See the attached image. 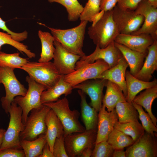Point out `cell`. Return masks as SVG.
Listing matches in <instances>:
<instances>
[{"instance_id": "cell-15", "label": "cell", "mask_w": 157, "mask_h": 157, "mask_svg": "<svg viewBox=\"0 0 157 157\" xmlns=\"http://www.w3.org/2000/svg\"><path fill=\"white\" fill-rule=\"evenodd\" d=\"M53 45L55 51L53 63L59 73L65 75L74 72L76 63L81 56L69 51L56 40Z\"/></svg>"}, {"instance_id": "cell-42", "label": "cell", "mask_w": 157, "mask_h": 157, "mask_svg": "<svg viewBox=\"0 0 157 157\" xmlns=\"http://www.w3.org/2000/svg\"><path fill=\"white\" fill-rule=\"evenodd\" d=\"M0 28L6 32L7 33L10 35L16 41L20 40L22 37V33H16L10 31L6 26V22L0 17Z\"/></svg>"}, {"instance_id": "cell-39", "label": "cell", "mask_w": 157, "mask_h": 157, "mask_svg": "<svg viewBox=\"0 0 157 157\" xmlns=\"http://www.w3.org/2000/svg\"><path fill=\"white\" fill-rule=\"evenodd\" d=\"M53 153L54 157H68L64 144V136L56 138L54 143Z\"/></svg>"}, {"instance_id": "cell-48", "label": "cell", "mask_w": 157, "mask_h": 157, "mask_svg": "<svg viewBox=\"0 0 157 157\" xmlns=\"http://www.w3.org/2000/svg\"><path fill=\"white\" fill-rule=\"evenodd\" d=\"M6 130L2 128H0V148L2 143L3 138Z\"/></svg>"}, {"instance_id": "cell-22", "label": "cell", "mask_w": 157, "mask_h": 157, "mask_svg": "<svg viewBox=\"0 0 157 157\" xmlns=\"http://www.w3.org/2000/svg\"><path fill=\"white\" fill-rule=\"evenodd\" d=\"M114 43L126 60L130 68V72L135 76L141 68L148 51L144 52H139L131 50L115 42Z\"/></svg>"}, {"instance_id": "cell-46", "label": "cell", "mask_w": 157, "mask_h": 157, "mask_svg": "<svg viewBox=\"0 0 157 157\" xmlns=\"http://www.w3.org/2000/svg\"><path fill=\"white\" fill-rule=\"evenodd\" d=\"M113 157H126V152L124 149H115L113 153Z\"/></svg>"}, {"instance_id": "cell-36", "label": "cell", "mask_w": 157, "mask_h": 157, "mask_svg": "<svg viewBox=\"0 0 157 157\" xmlns=\"http://www.w3.org/2000/svg\"><path fill=\"white\" fill-rule=\"evenodd\" d=\"M132 103L138 112L139 119L145 131L151 134H154V132H157V127L154 124L149 114L144 111L141 106L133 101Z\"/></svg>"}, {"instance_id": "cell-32", "label": "cell", "mask_w": 157, "mask_h": 157, "mask_svg": "<svg viewBox=\"0 0 157 157\" xmlns=\"http://www.w3.org/2000/svg\"><path fill=\"white\" fill-rule=\"evenodd\" d=\"M107 141L114 149H123L134 142L129 136L115 128L108 135Z\"/></svg>"}, {"instance_id": "cell-20", "label": "cell", "mask_w": 157, "mask_h": 157, "mask_svg": "<svg viewBox=\"0 0 157 157\" xmlns=\"http://www.w3.org/2000/svg\"><path fill=\"white\" fill-rule=\"evenodd\" d=\"M147 50L141 68L134 76L143 81H149L153 78V73L157 70V40H154Z\"/></svg>"}, {"instance_id": "cell-40", "label": "cell", "mask_w": 157, "mask_h": 157, "mask_svg": "<svg viewBox=\"0 0 157 157\" xmlns=\"http://www.w3.org/2000/svg\"><path fill=\"white\" fill-rule=\"evenodd\" d=\"M0 157H25L22 148L10 147L0 151Z\"/></svg>"}, {"instance_id": "cell-4", "label": "cell", "mask_w": 157, "mask_h": 157, "mask_svg": "<svg viewBox=\"0 0 157 157\" xmlns=\"http://www.w3.org/2000/svg\"><path fill=\"white\" fill-rule=\"evenodd\" d=\"M14 69L0 65V81L5 88L6 95L1 99V105L5 112L9 114L12 102L17 96H24L27 90L16 77Z\"/></svg>"}, {"instance_id": "cell-8", "label": "cell", "mask_w": 157, "mask_h": 157, "mask_svg": "<svg viewBox=\"0 0 157 157\" xmlns=\"http://www.w3.org/2000/svg\"><path fill=\"white\" fill-rule=\"evenodd\" d=\"M51 109L43 105L40 108L31 110L24 124V129L20 133V140H32L36 139L39 135L46 133L47 127L45 118Z\"/></svg>"}, {"instance_id": "cell-9", "label": "cell", "mask_w": 157, "mask_h": 157, "mask_svg": "<svg viewBox=\"0 0 157 157\" xmlns=\"http://www.w3.org/2000/svg\"><path fill=\"white\" fill-rule=\"evenodd\" d=\"M113 16L121 34H131L140 28L144 21L143 16L135 10L123 8L117 5L113 9Z\"/></svg>"}, {"instance_id": "cell-44", "label": "cell", "mask_w": 157, "mask_h": 157, "mask_svg": "<svg viewBox=\"0 0 157 157\" xmlns=\"http://www.w3.org/2000/svg\"><path fill=\"white\" fill-rule=\"evenodd\" d=\"M105 12L104 10H101L92 17L91 19V22L92 23L91 26H94L101 19Z\"/></svg>"}, {"instance_id": "cell-34", "label": "cell", "mask_w": 157, "mask_h": 157, "mask_svg": "<svg viewBox=\"0 0 157 157\" xmlns=\"http://www.w3.org/2000/svg\"><path fill=\"white\" fill-rule=\"evenodd\" d=\"M20 53L17 52L9 54L0 52V65L13 69H21L22 67L29 61V58H24L19 56Z\"/></svg>"}, {"instance_id": "cell-11", "label": "cell", "mask_w": 157, "mask_h": 157, "mask_svg": "<svg viewBox=\"0 0 157 157\" xmlns=\"http://www.w3.org/2000/svg\"><path fill=\"white\" fill-rule=\"evenodd\" d=\"M110 68L108 64L102 59L86 64L72 73L64 75V79L72 87L85 81L97 78L104 71Z\"/></svg>"}, {"instance_id": "cell-24", "label": "cell", "mask_w": 157, "mask_h": 157, "mask_svg": "<svg viewBox=\"0 0 157 157\" xmlns=\"http://www.w3.org/2000/svg\"><path fill=\"white\" fill-rule=\"evenodd\" d=\"M125 77L127 89L126 101L129 102H132L141 91L157 85V79L155 78L151 81H143L135 77L127 70Z\"/></svg>"}, {"instance_id": "cell-16", "label": "cell", "mask_w": 157, "mask_h": 157, "mask_svg": "<svg viewBox=\"0 0 157 157\" xmlns=\"http://www.w3.org/2000/svg\"><path fill=\"white\" fill-rule=\"evenodd\" d=\"M107 80L102 78L88 80L73 86L88 94L91 99L90 105L99 112L102 106L103 90Z\"/></svg>"}, {"instance_id": "cell-37", "label": "cell", "mask_w": 157, "mask_h": 157, "mask_svg": "<svg viewBox=\"0 0 157 157\" xmlns=\"http://www.w3.org/2000/svg\"><path fill=\"white\" fill-rule=\"evenodd\" d=\"M101 1V0H88L81 15L79 18L81 21L91 22L92 17L100 11Z\"/></svg>"}, {"instance_id": "cell-38", "label": "cell", "mask_w": 157, "mask_h": 157, "mask_svg": "<svg viewBox=\"0 0 157 157\" xmlns=\"http://www.w3.org/2000/svg\"><path fill=\"white\" fill-rule=\"evenodd\" d=\"M114 149L107 141L95 144L92 157H112Z\"/></svg>"}, {"instance_id": "cell-50", "label": "cell", "mask_w": 157, "mask_h": 157, "mask_svg": "<svg viewBox=\"0 0 157 157\" xmlns=\"http://www.w3.org/2000/svg\"><path fill=\"white\" fill-rule=\"evenodd\" d=\"M1 83V82H0V84Z\"/></svg>"}, {"instance_id": "cell-29", "label": "cell", "mask_w": 157, "mask_h": 157, "mask_svg": "<svg viewBox=\"0 0 157 157\" xmlns=\"http://www.w3.org/2000/svg\"><path fill=\"white\" fill-rule=\"evenodd\" d=\"M38 35L42 45V51L38 61L49 62L53 58L55 51L53 42L55 39L49 33L41 30L38 31Z\"/></svg>"}, {"instance_id": "cell-31", "label": "cell", "mask_w": 157, "mask_h": 157, "mask_svg": "<svg viewBox=\"0 0 157 157\" xmlns=\"http://www.w3.org/2000/svg\"><path fill=\"white\" fill-rule=\"evenodd\" d=\"M114 128L129 136L134 142L145 131L138 120L125 123H120L118 121L115 125Z\"/></svg>"}, {"instance_id": "cell-6", "label": "cell", "mask_w": 157, "mask_h": 157, "mask_svg": "<svg viewBox=\"0 0 157 157\" xmlns=\"http://www.w3.org/2000/svg\"><path fill=\"white\" fill-rule=\"evenodd\" d=\"M9 114V122L4 134L0 151L10 147L22 148L19 135L23 130L24 126L22 120V111L14 100L11 103Z\"/></svg>"}, {"instance_id": "cell-28", "label": "cell", "mask_w": 157, "mask_h": 157, "mask_svg": "<svg viewBox=\"0 0 157 157\" xmlns=\"http://www.w3.org/2000/svg\"><path fill=\"white\" fill-rule=\"evenodd\" d=\"M47 142L46 133L39 135L32 140H20V144L25 157H39Z\"/></svg>"}, {"instance_id": "cell-1", "label": "cell", "mask_w": 157, "mask_h": 157, "mask_svg": "<svg viewBox=\"0 0 157 157\" xmlns=\"http://www.w3.org/2000/svg\"><path fill=\"white\" fill-rule=\"evenodd\" d=\"M88 22L86 21H81L78 26L65 29L54 28L41 23L38 24L48 28L55 40L60 43L66 49L82 57L86 56L82 48Z\"/></svg>"}, {"instance_id": "cell-17", "label": "cell", "mask_w": 157, "mask_h": 157, "mask_svg": "<svg viewBox=\"0 0 157 157\" xmlns=\"http://www.w3.org/2000/svg\"><path fill=\"white\" fill-rule=\"evenodd\" d=\"M118 121V118L115 108L108 112L102 104L98 114L97 131L95 144L107 141L108 135Z\"/></svg>"}, {"instance_id": "cell-18", "label": "cell", "mask_w": 157, "mask_h": 157, "mask_svg": "<svg viewBox=\"0 0 157 157\" xmlns=\"http://www.w3.org/2000/svg\"><path fill=\"white\" fill-rule=\"evenodd\" d=\"M154 40L150 35L147 34L133 35L119 33L114 42L133 50L144 52L148 51V48L153 43Z\"/></svg>"}, {"instance_id": "cell-21", "label": "cell", "mask_w": 157, "mask_h": 157, "mask_svg": "<svg viewBox=\"0 0 157 157\" xmlns=\"http://www.w3.org/2000/svg\"><path fill=\"white\" fill-rule=\"evenodd\" d=\"M47 127L46 135L47 143L53 152V147L56 139L64 135L63 127L60 119L51 109L45 118Z\"/></svg>"}, {"instance_id": "cell-5", "label": "cell", "mask_w": 157, "mask_h": 157, "mask_svg": "<svg viewBox=\"0 0 157 157\" xmlns=\"http://www.w3.org/2000/svg\"><path fill=\"white\" fill-rule=\"evenodd\" d=\"M36 82L46 90L53 86L58 80L60 74L53 62L28 61L21 68Z\"/></svg>"}, {"instance_id": "cell-12", "label": "cell", "mask_w": 157, "mask_h": 157, "mask_svg": "<svg viewBox=\"0 0 157 157\" xmlns=\"http://www.w3.org/2000/svg\"><path fill=\"white\" fill-rule=\"evenodd\" d=\"M114 42V41L112 42L104 48H101L96 45L92 53L88 56L81 57L76 63L75 70L86 64L93 63L98 59L104 60L108 64L110 68L114 66L123 57Z\"/></svg>"}, {"instance_id": "cell-13", "label": "cell", "mask_w": 157, "mask_h": 157, "mask_svg": "<svg viewBox=\"0 0 157 157\" xmlns=\"http://www.w3.org/2000/svg\"><path fill=\"white\" fill-rule=\"evenodd\" d=\"M142 15L144 21L140 28L131 34L150 35L154 40H157V8L152 6L147 0H142L135 10Z\"/></svg>"}, {"instance_id": "cell-3", "label": "cell", "mask_w": 157, "mask_h": 157, "mask_svg": "<svg viewBox=\"0 0 157 157\" xmlns=\"http://www.w3.org/2000/svg\"><path fill=\"white\" fill-rule=\"evenodd\" d=\"M43 105L50 107L56 113L63 127L64 136L85 130L79 120L80 113L76 110L70 109L69 101L65 97Z\"/></svg>"}, {"instance_id": "cell-2", "label": "cell", "mask_w": 157, "mask_h": 157, "mask_svg": "<svg viewBox=\"0 0 157 157\" xmlns=\"http://www.w3.org/2000/svg\"><path fill=\"white\" fill-rule=\"evenodd\" d=\"M113 10L106 12L101 19L94 26L88 28V34L96 45L106 47L119 33L113 18Z\"/></svg>"}, {"instance_id": "cell-33", "label": "cell", "mask_w": 157, "mask_h": 157, "mask_svg": "<svg viewBox=\"0 0 157 157\" xmlns=\"http://www.w3.org/2000/svg\"><path fill=\"white\" fill-rule=\"evenodd\" d=\"M50 3L56 2L64 6L68 13V18L70 21L74 22L80 18L83 7L78 0H48Z\"/></svg>"}, {"instance_id": "cell-10", "label": "cell", "mask_w": 157, "mask_h": 157, "mask_svg": "<svg viewBox=\"0 0 157 157\" xmlns=\"http://www.w3.org/2000/svg\"><path fill=\"white\" fill-rule=\"evenodd\" d=\"M96 133L95 130H85L83 132L64 136L65 146L68 157H80L86 148H94L97 135Z\"/></svg>"}, {"instance_id": "cell-14", "label": "cell", "mask_w": 157, "mask_h": 157, "mask_svg": "<svg viewBox=\"0 0 157 157\" xmlns=\"http://www.w3.org/2000/svg\"><path fill=\"white\" fill-rule=\"evenodd\" d=\"M155 134L145 131L135 142L129 146L126 157H156L157 144Z\"/></svg>"}, {"instance_id": "cell-19", "label": "cell", "mask_w": 157, "mask_h": 157, "mask_svg": "<svg viewBox=\"0 0 157 157\" xmlns=\"http://www.w3.org/2000/svg\"><path fill=\"white\" fill-rule=\"evenodd\" d=\"M128 64L123 56L113 67L103 72L97 78L110 81L117 85L126 98L127 89L125 80V73Z\"/></svg>"}, {"instance_id": "cell-35", "label": "cell", "mask_w": 157, "mask_h": 157, "mask_svg": "<svg viewBox=\"0 0 157 157\" xmlns=\"http://www.w3.org/2000/svg\"><path fill=\"white\" fill-rule=\"evenodd\" d=\"M5 44L10 45L17 49L21 53H24L29 58L35 57V54L28 49L27 45L14 40L10 34L0 31V52L1 47Z\"/></svg>"}, {"instance_id": "cell-45", "label": "cell", "mask_w": 157, "mask_h": 157, "mask_svg": "<svg viewBox=\"0 0 157 157\" xmlns=\"http://www.w3.org/2000/svg\"><path fill=\"white\" fill-rule=\"evenodd\" d=\"M39 157H54L53 153L50 150L47 142L43 148L42 154Z\"/></svg>"}, {"instance_id": "cell-23", "label": "cell", "mask_w": 157, "mask_h": 157, "mask_svg": "<svg viewBox=\"0 0 157 157\" xmlns=\"http://www.w3.org/2000/svg\"><path fill=\"white\" fill-rule=\"evenodd\" d=\"M72 87L64 79V75H61L57 82L52 87L44 90L42 93L41 101L43 104L57 101L62 95L65 96L71 94Z\"/></svg>"}, {"instance_id": "cell-30", "label": "cell", "mask_w": 157, "mask_h": 157, "mask_svg": "<svg viewBox=\"0 0 157 157\" xmlns=\"http://www.w3.org/2000/svg\"><path fill=\"white\" fill-rule=\"evenodd\" d=\"M118 121L125 123L138 120V113L132 102L127 101L118 102L115 108Z\"/></svg>"}, {"instance_id": "cell-43", "label": "cell", "mask_w": 157, "mask_h": 157, "mask_svg": "<svg viewBox=\"0 0 157 157\" xmlns=\"http://www.w3.org/2000/svg\"><path fill=\"white\" fill-rule=\"evenodd\" d=\"M118 0H101L100 10L105 12L113 10L116 6Z\"/></svg>"}, {"instance_id": "cell-26", "label": "cell", "mask_w": 157, "mask_h": 157, "mask_svg": "<svg viewBox=\"0 0 157 157\" xmlns=\"http://www.w3.org/2000/svg\"><path fill=\"white\" fill-rule=\"evenodd\" d=\"M78 92L81 99V113L85 130H95L98 123V112L88 104L83 92L78 90Z\"/></svg>"}, {"instance_id": "cell-49", "label": "cell", "mask_w": 157, "mask_h": 157, "mask_svg": "<svg viewBox=\"0 0 157 157\" xmlns=\"http://www.w3.org/2000/svg\"><path fill=\"white\" fill-rule=\"evenodd\" d=\"M147 0L152 6L156 8H157V0Z\"/></svg>"}, {"instance_id": "cell-25", "label": "cell", "mask_w": 157, "mask_h": 157, "mask_svg": "<svg viewBox=\"0 0 157 157\" xmlns=\"http://www.w3.org/2000/svg\"><path fill=\"white\" fill-rule=\"evenodd\" d=\"M105 87L106 92L103 97L102 103L108 111L110 112L114 109L118 102L126 101L122 91L116 84L107 80Z\"/></svg>"}, {"instance_id": "cell-47", "label": "cell", "mask_w": 157, "mask_h": 157, "mask_svg": "<svg viewBox=\"0 0 157 157\" xmlns=\"http://www.w3.org/2000/svg\"><path fill=\"white\" fill-rule=\"evenodd\" d=\"M94 148L88 147L84 149L81 153L80 157H90L92 155Z\"/></svg>"}, {"instance_id": "cell-41", "label": "cell", "mask_w": 157, "mask_h": 157, "mask_svg": "<svg viewBox=\"0 0 157 157\" xmlns=\"http://www.w3.org/2000/svg\"><path fill=\"white\" fill-rule=\"evenodd\" d=\"M142 0H118L117 5L124 8L135 10Z\"/></svg>"}, {"instance_id": "cell-27", "label": "cell", "mask_w": 157, "mask_h": 157, "mask_svg": "<svg viewBox=\"0 0 157 157\" xmlns=\"http://www.w3.org/2000/svg\"><path fill=\"white\" fill-rule=\"evenodd\" d=\"M157 98V85L145 89L136 96L132 101L144 108L150 116L153 122L157 127V119L152 113V105Z\"/></svg>"}, {"instance_id": "cell-7", "label": "cell", "mask_w": 157, "mask_h": 157, "mask_svg": "<svg viewBox=\"0 0 157 157\" xmlns=\"http://www.w3.org/2000/svg\"><path fill=\"white\" fill-rule=\"evenodd\" d=\"M26 81L28 84L26 94L24 96H17L14 99L22 110V120L24 124L31 110L40 108L43 106L41 101V97L42 92L46 90L44 86L36 82L30 76H26Z\"/></svg>"}]
</instances>
